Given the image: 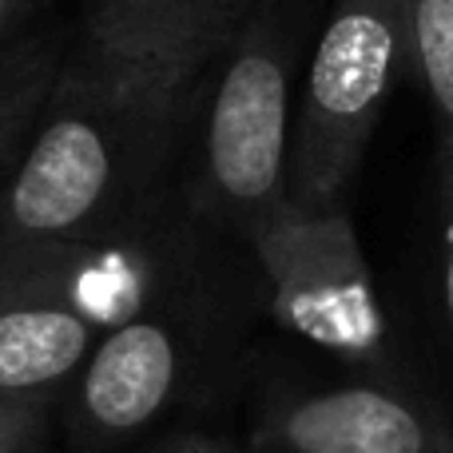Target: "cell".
Wrapping results in <instances>:
<instances>
[{
	"instance_id": "obj_12",
	"label": "cell",
	"mask_w": 453,
	"mask_h": 453,
	"mask_svg": "<svg viewBox=\"0 0 453 453\" xmlns=\"http://www.w3.org/2000/svg\"><path fill=\"white\" fill-rule=\"evenodd\" d=\"M438 234H441V298L453 330V135H438Z\"/></svg>"
},
{
	"instance_id": "obj_14",
	"label": "cell",
	"mask_w": 453,
	"mask_h": 453,
	"mask_svg": "<svg viewBox=\"0 0 453 453\" xmlns=\"http://www.w3.org/2000/svg\"><path fill=\"white\" fill-rule=\"evenodd\" d=\"M151 453H239L219 438H203V434H175V438L159 441Z\"/></svg>"
},
{
	"instance_id": "obj_5",
	"label": "cell",
	"mask_w": 453,
	"mask_h": 453,
	"mask_svg": "<svg viewBox=\"0 0 453 453\" xmlns=\"http://www.w3.org/2000/svg\"><path fill=\"white\" fill-rule=\"evenodd\" d=\"M242 239L250 242L266 303L282 326L346 362L382 358L390 319L342 203L298 207L287 196Z\"/></svg>"
},
{
	"instance_id": "obj_7",
	"label": "cell",
	"mask_w": 453,
	"mask_h": 453,
	"mask_svg": "<svg viewBox=\"0 0 453 453\" xmlns=\"http://www.w3.org/2000/svg\"><path fill=\"white\" fill-rule=\"evenodd\" d=\"M263 441L279 453H453L438 418L390 386L287 398L266 414Z\"/></svg>"
},
{
	"instance_id": "obj_3",
	"label": "cell",
	"mask_w": 453,
	"mask_h": 453,
	"mask_svg": "<svg viewBox=\"0 0 453 453\" xmlns=\"http://www.w3.org/2000/svg\"><path fill=\"white\" fill-rule=\"evenodd\" d=\"M143 247L32 242L0 250V398H48L116 322L148 306Z\"/></svg>"
},
{
	"instance_id": "obj_4",
	"label": "cell",
	"mask_w": 453,
	"mask_h": 453,
	"mask_svg": "<svg viewBox=\"0 0 453 453\" xmlns=\"http://www.w3.org/2000/svg\"><path fill=\"white\" fill-rule=\"evenodd\" d=\"M410 68V0H334L306 64L290 135L287 196L298 207L342 203L370 135Z\"/></svg>"
},
{
	"instance_id": "obj_11",
	"label": "cell",
	"mask_w": 453,
	"mask_h": 453,
	"mask_svg": "<svg viewBox=\"0 0 453 453\" xmlns=\"http://www.w3.org/2000/svg\"><path fill=\"white\" fill-rule=\"evenodd\" d=\"M48 398H0V453L44 449Z\"/></svg>"
},
{
	"instance_id": "obj_6",
	"label": "cell",
	"mask_w": 453,
	"mask_h": 453,
	"mask_svg": "<svg viewBox=\"0 0 453 453\" xmlns=\"http://www.w3.org/2000/svg\"><path fill=\"white\" fill-rule=\"evenodd\" d=\"M199 358V319L180 303H148L108 330L68 390V430L80 449H111L143 434L188 386Z\"/></svg>"
},
{
	"instance_id": "obj_9",
	"label": "cell",
	"mask_w": 453,
	"mask_h": 453,
	"mask_svg": "<svg viewBox=\"0 0 453 453\" xmlns=\"http://www.w3.org/2000/svg\"><path fill=\"white\" fill-rule=\"evenodd\" d=\"M68 60L60 32H24L0 44V191L36 127L56 76Z\"/></svg>"
},
{
	"instance_id": "obj_1",
	"label": "cell",
	"mask_w": 453,
	"mask_h": 453,
	"mask_svg": "<svg viewBox=\"0 0 453 453\" xmlns=\"http://www.w3.org/2000/svg\"><path fill=\"white\" fill-rule=\"evenodd\" d=\"M199 76L68 56L0 191V250L32 242H108L164 180Z\"/></svg>"
},
{
	"instance_id": "obj_8",
	"label": "cell",
	"mask_w": 453,
	"mask_h": 453,
	"mask_svg": "<svg viewBox=\"0 0 453 453\" xmlns=\"http://www.w3.org/2000/svg\"><path fill=\"white\" fill-rule=\"evenodd\" d=\"M247 16L250 0H84V44L111 60L203 76Z\"/></svg>"
},
{
	"instance_id": "obj_2",
	"label": "cell",
	"mask_w": 453,
	"mask_h": 453,
	"mask_svg": "<svg viewBox=\"0 0 453 453\" xmlns=\"http://www.w3.org/2000/svg\"><path fill=\"white\" fill-rule=\"evenodd\" d=\"M290 36L271 16H247L203 72L191 100V207L219 231L247 234L287 199L295 135Z\"/></svg>"
},
{
	"instance_id": "obj_10",
	"label": "cell",
	"mask_w": 453,
	"mask_h": 453,
	"mask_svg": "<svg viewBox=\"0 0 453 453\" xmlns=\"http://www.w3.org/2000/svg\"><path fill=\"white\" fill-rule=\"evenodd\" d=\"M414 72L430 96L438 135H453V0H410Z\"/></svg>"
},
{
	"instance_id": "obj_13",
	"label": "cell",
	"mask_w": 453,
	"mask_h": 453,
	"mask_svg": "<svg viewBox=\"0 0 453 453\" xmlns=\"http://www.w3.org/2000/svg\"><path fill=\"white\" fill-rule=\"evenodd\" d=\"M44 4V0H0V44L24 36V24L32 20V12Z\"/></svg>"
}]
</instances>
